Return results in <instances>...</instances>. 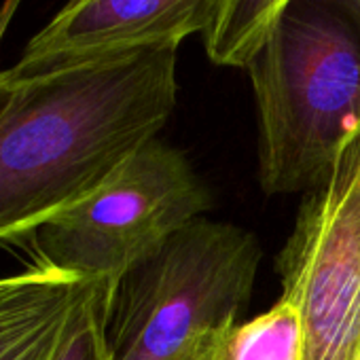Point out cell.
Listing matches in <instances>:
<instances>
[{
    "instance_id": "1",
    "label": "cell",
    "mask_w": 360,
    "mask_h": 360,
    "mask_svg": "<svg viewBox=\"0 0 360 360\" xmlns=\"http://www.w3.org/2000/svg\"><path fill=\"white\" fill-rule=\"evenodd\" d=\"M176 51L0 70V242L81 202L174 112Z\"/></svg>"
},
{
    "instance_id": "2",
    "label": "cell",
    "mask_w": 360,
    "mask_h": 360,
    "mask_svg": "<svg viewBox=\"0 0 360 360\" xmlns=\"http://www.w3.org/2000/svg\"><path fill=\"white\" fill-rule=\"evenodd\" d=\"M265 193L314 191L360 138V15L295 0L246 68Z\"/></svg>"
},
{
    "instance_id": "3",
    "label": "cell",
    "mask_w": 360,
    "mask_h": 360,
    "mask_svg": "<svg viewBox=\"0 0 360 360\" xmlns=\"http://www.w3.org/2000/svg\"><path fill=\"white\" fill-rule=\"evenodd\" d=\"M259 265L248 229L206 217L189 223L117 284L112 360H208L240 322Z\"/></svg>"
},
{
    "instance_id": "4",
    "label": "cell",
    "mask_w": 360,
    "mask_h": 360,
    "mask_svg": "<svg viewBox=\"0 0 360 360\" xmlns=\"http://www.w3.org/2000/svg\"><path fill=\"white\" fill-rule=\"evenodd\" d=\"M208 208L210 193L187 155L155 138L94 193L45 221L32 248L39 265L117 286Z\"/></svg>"
},
{
    "instance_id": "5",
    "label": "cell",
    "mask_w": 360,
    "mask_h": 360,
    "mask_svg": "<svg viewBox=\"0 0 360 360\" xmlns=\"http://www.w3.org/2000/svg\"><path fill=\"white\" fill-rule=\"evenodd\" d=\"M282 295L301 322V360L360 352V138L305 198L278 261Z\"/></svg>"
},
{
    "instance_id": "6",
    "label": "cell",
    "mask_w": 360,
    "mask_h": 360,
    "mask_svg": "<svg viewBox=\"0 0 360 360\" xmlns=\"http://www.w3.org/2000/svg\"><path fill=\"white\" fill-rule=\"evenodd\" d=\"M221 0H68L24 47L18 70L178 49L206 34Z\"/></svg>"
},
{
    "instance_id": "7",
    "label": "cell",
    "mask_w": 360,
    "mask_h": 360,
    "mask_svg": "<svg viewBox=\"0 0 360 360\" xmlns=\"http://www.w3.org/2000/svg\"><path fill=\"white\" fill-rule=\"evenodd\" d=\"M87 282L39 263L0 278V360H56Z\"/></svg>"
},
{
    "instance_id": "8",
    "label": "cell",
    "mask_w": 360,
    "mask_h": 360,
    "mask_svg": "<svg viewBox=\"0 0 360 360\" xmlns=\"http://www.w3.org/2000/svg\"><path fill=\"white\" fill-rule=\"evenodd\" d=\"M295 0H221L204 34L212 64L248 68Z\"/></svg>"
},
{
    "instance_id": "9",
    "label": "cell",
    "mask_w": 360,
    "mask_h": 360,
    "mask_svg": "<svg viewBox=\"0 0 360 360\" xmlns=\"http://www.w3.org/2000/svg\"><path fill=\"white\" fill-rule=\"evenodd\" d=\"M208 360H301V322L297 309L278 299L263 314L238 322Z\"/></svg>"
},
{
    "instance_id": "10",
    "label": "cell",
    "mask_w": 360,
    "mask_h": 360,
    "mask_svg": "<svg viewBox=\"0 0 360 360\" xmlns=\"http://www.w3.org/2000/svg\"><path fill=\"white\" fill-rule=\"evenodd\" d=\"M115 284L106 280H89L79 299L56 360H112L108 347V316Z\"/></svg>"
},
{
    "instance_id": "11",
    "label": "cell",
    "mask_w": 360,
    "mask_h": 360,
    "mask_svg": "<svg viewBox=\"0 0 360 360\" xmlns=\"http://www.w3.org/2000/svg\"><path fill=\"white\" fill-rule=\"evenodd\" d=\"M356 360H360V352H358V358H356Z\"/></svg>"
}]
</instances>
